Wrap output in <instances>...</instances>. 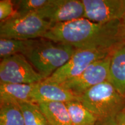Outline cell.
Masks as SVG:
<instances>
[{
	"mask_svg": "<svg viewBox=\"0 0 125 125\" xmlns=\"http://www.w3.org/2000/svg\"><path fill=\"white\" fill-rule=\"evenodd\" d=\"M42 38L76 49L110 52L125 42L121 20L98 23L85 18L54 24Z\"/></svg>",
	"mask_w": 125,
	"mask_h": 125,
	"instance_id": "cell-1",
	"label": "cell"
},
{
	"mask_svg": "<svg viewBox=\"0 0 125 125\" xmlns=\"http://www.w3.org/2000/svg\"><path fill=\"white\" fill-rule=\"evenodd\" d=\"M79 98L97 119L98 125H114L119 114L125 109V96L108 81L89 89Z\"/></svg>",
	"mask_w": 125,
	"mask_h": 125,
	"instance_id": "cell-2",
	"label": "cell"
},
{
	"mask_svg": "<svg viewBox=\"0 0 125 125\" xmlns=\"http://www.w3.org/2000/svg\"><path fill=\"white\" fill-rule=\"evenodd\" d=\"M77 49L45 38L36 39L25 57L45 79L63 66Z\"/></svg>",
	"mask_w": 125,
	"mask_h": 125,
	"instance_id": "cell-3",
	"label": "cell"
},
{
	"mask_svg": "<svg viewBox=\"0 0 125 125\" xmlns=\"http://www.w3.org/2000/svg\"><path fill=\"white\" fill-rule=\"evenodd\" d=\"M52 26L36 12L25 15L16 13L0 22V38L21 40L42 38Z\"/></svg>",
	"mask_w": 125,
	"mask_h": 125,
	"instance_id": "cell-4",
	"label": "cell"
},
{
	"mask_svg": "<svg viewBox=\"0 0 125 125\" xmlns=\"http://www.w3.org/2000/svg\"><path fill=\"white\" fill-rule=\"evenodd\" d=\"M111 52L97 50L77 49L63 66L43 80L45 82L61 85L79 76L93 62L105 58Z\"/></svg>",
	"mask_w": 125,
	"mask_h": 125,
	"instance_id": "cell-5",
	"label": "cell"
},
{
	"mask_svg": "<svg viewBox=\"0 0 125 125\" xmlns=\"http://www.w3.org/2000/svg\"><path fill=\"white\" fill-rule=\"evenodd\" d=\"M0 82L34 84L45 80L21 54L1 59Z\"/></svg>",
	"mask_w": 125,
	"mask_h": 125,
	"instance_id": "cell-6",
	"label": "cell"
},
{
	"mask_svg": "<svg viewBox=\"0 0 125 125\" xmlns=\"http://www.w3.org/2000/svg\"><path fill=\"white\" fill-rule=\"evenodd\" d=\"M110 62L111 54L93 62L78 77L60 85L75 96H81L89 89L108 81Z\"/></svg>",
	"mask_w": 125,
	"mask_h": 125,
	"instance_id": "cell-7",
	"label": "cell"
},
{
	"mask_svg": "<svg viewBox=\"0 0 125 125\" xmlns=\"http://www.w3.org/2000/svg\"><path fill=\"white\" fill-rule=\"evenodd\" d=\"M36 13L53 26L84 18L85 8L82 0H49Z\"/></svg>",
	"mask_w": 125,
	"mask_h": 125,
	"instance_id": "cell-8",
	"label": "cell"
},
{
	"mask_svg": "<svg viewBox=\"0 0 125 125\" xmlns=\"http://www.w3.org/2000/svg\"><path fill=\"white\" fill-rule=\"evenodd\" d=\"M84 18L98 23L121 20L125 13V0H82Z\"/></svg>",
	"mask_w": 125,
	"mask_h": 125,
	"instance_id": "cell-9",
	"label": "cell"
},
{
	"mask_svg": "<svg viewBox=\"0 0 125 125\" xmlns=\"http://www.w3.org/2000/svg\"><path fill=\"white\" fill-rule=\"evenodd\" d=\"M32 97L35 104L46 101L65 103L79 101V97L61 85L44 81L34 84Z\"/></svg>",
	"mask_w": 125,
	"mask_h": 125,
	"instance_id": "cell-10",
	"label": "cell"
},
{
	"mask_svg": "<svg viewBox=\"0 0 125 125\" xmlns=\"http://www.w3.org/2000/svg\"><path fill=\"white\" fill-rule=\"evenodd\" d=\"M108 82L125 96V42L119 45L111 53Z\"/></svg>",
	"mask_w": 125,
	"mask_h": 125,
	"instance_id": "cell-11",
	"label": "cell"
},
{
	"mask_svg": "<svg viewBox=\"0 0 125 125\" xmlns=\"http://www.w3.org/2000/svg\"><path fill=\"white\" fill-rule=\"evenodd\" d=\"M34 84L0 82V103H34L32 97Z\"/></svg>",
	"mask_w": 125,
	"mask_h": 125,
	"instance_id": "cell-12",
	"label": "cell"
},
{
	"mask_svg": "<svg viewBox=\"0 0 125 125\" xmlns=\"http://www.w3.org/2000/svg\"><path fill=\"white\" fill-rule=\"evenodd\" d=\"M37 104L50 125H72L65 103L46 101Z\"/></svg>",
	"mask_w": 125,
	"mask_h": 125,
	"instance_id": "cell-13",
	"label": "cell"
},
{
	"mask_svg": "<svg viewBox=\"0 0 125 125\" xmlns=\"http://www.w3.org/2000/svg\"><path fill=\"white\" fill-rule=\"evenodd\" d=\"M72 125H98L96 117L79 101L65 103Z\"/></svg>",
	"mask_w": 125,
	"mask_h": 125,
	"instance_id": "cell-14",
	"label": "cell"
},
{
	"mask_svg": "<svg viewBox=\"0 0 125 125\" xmlns=\"http://www.w3.org/2000/svg\"><path fill=\"white\" fill-rule=\"evenodd\" d=\"M35 40L0 38V57L2 59L15 54L24 55L33 45Z\"/></svg>",
	"mask_w": 125,
	"mask_h": 125,
	"instance_id": "cell-15",
	"label": "cell"
},
{
	"mask_svg": "<svg viewBox=\"0 0 125 125\" xmlns=\"http://www.w3.org/2000/svg\"><path fill=\"white\" fill-rule=\"evenodd\" d=\"M0 125H25L19 104L0 103Z\"/></svg>",
	"mask_w": 125,
	"mask_h": 125,
	"instance_id": "cell-16",
	"label": "cell"
},
{
	"mask_svg": "<svg viewBox=\"0 0 125 125\" xmlns=\"http://www.w3.org/2000/svg\"><path fill=\"white\" fill-rule=\"evenodd\" d=\"M19 105L23 112L25 125H50L37 104L21 103Z\"/></svg>",
	"mask_w": 125,
	"mask_h": 125,
	"instance_id": "cell-17",
	"label": "cell"
},
{
	"mask_svg": "<svg viewBox=\"0 0 125 125\" xmlns=\"http://www.w3.org/2000/svg\"><path fill=\"white\" fill-rule=\"evenodd\" d=\"M49 0H17L12 1L17 13L25 14L38 11L48 3Z\"/></svg>",
	"mask_w": 125,
	"mask_h": 125,
	"instance_id": "cell-18",
	"label": "cell"
},
{
	"mask_svg": "<svg viewBox=\"0 0 125 125\" xmlns=\"http://www.w3.org/2000/svg\"><path fill=\"white\" fill-rule=\"evenodd\" d=\"M17 13L11 0L0 1V22L11 18Z\"/></svg>",
	"mask_w": 125,
	"mask_h": 125,
	"instance_id": "cell-19",
	"label": "cell"
},
{
	"mask_svg": "<svg viewBox=\"0 0 125 125\" xmlns=\"http://www.w3.org/2000/svg\"><path fill=\"white\" fill-rule=\"evenodd\" d=\"M114 125H125V109L119 114L115 119Z\"/></svg>",
	"mask_w": 125,
	"mask_h": 125,
	"instance_id": "cell-20",
	"label": "cell"
},
{
	"mask_svg": "<svg viewBox=\"0 0 125 125\" xmlns=\"http://www.w3.org/2000/svg\"><path fill=\"white\" fill-rule=\"evenodd\" d=\"M121 24L123 38L125 41V13L121 20Z\"/></svg>",
	"mask_w": 125,
	"mask_h": 125,
	"instance_id": "cell-21",
	"label": "cell"
}]
</instances>
